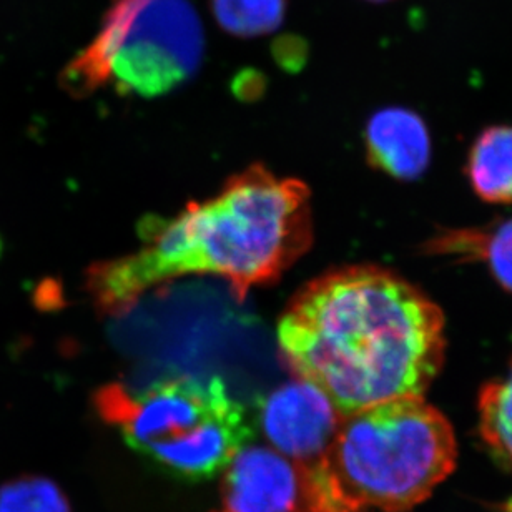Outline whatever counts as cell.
Here are the masks:
<instances>
[{"label": "cell", "instance_id": "1", "mask_svg": "<svg viewBox=\"0 0 512 512\" xmlns=\"http://www.w3.org/2000/svg\"><path fill=\"white\" fill-rule=\"evenodd\" d=\"M278 340L296 376L340 413L423 398L443 365V313L403 278L373 266L311 281L281 316Z\"/></svg>", "mask_w": 512, "mask_h": 512}, {"label": "cell", "instance_id": "2", "mask_svg": "<svg viewBox=\"0 0 512 512\" xmlns=\"http://www.w3.org/2000/svg\"><path fill=\"white\" fill-rule=\"evenodd\" d=\"M142 233L140 252L89 271L87 288L100 310H122L148 288L188 273L223 276L238 298L273 283L310 247V192L256 165L212 200L188 203L168 222L150 220Z\"/></svg>", "mask_w": 512, "mask_h": 512}, {"label": "cell", "instance_id": "3", "mask_svg": "<svg viewBox=\"0 0 512 512\" xmlns=\"http://www.w3.org/2000/svg\"><path fill=\"white\" fill-rule=\"evenodd\" d=\"M454 464L448 419L423 398H403L345 414L323 468L348 511L403 512L431 496Z\"/></svg>", "mask_w": 512, "mask_h": 512}, {"label": "cell", "instance_id": "4", "mask_svg": "<svg viewBox=\"0 0 512 512\" xmlns=\"http://www.w3.org/2000/svg\"><path fill=\"white\" fill-rule=\"evenodd\" d=\"M95 408L133 451L190 483L225 471L252 438L245 409L220 380L177 378L142 391L109 384L95 394Z\"/></svg>", "mask_w": 512, "mask_h": 512}, {"label": "cell", "instance_id": "5", "mask_svg": "<svg viewBox=\"0 0 512 512\" xmlns=\"http://www.w3.org/2000/svg\"><path fill=\"white\" fill-rule=\"evenodd\" d=\"M205 55V30L192 0H110L99 32L65 67L67 92L102 87L157 97L192 79Z\"/></svg>", "mask_w": 512, "mask_h": 512}, {"label": "cell", "instance_id": "6", "mask_svg": "<svg viewBox=\"0 0 512 512\" xmlns=\"http://www.w3.org/2000/svg\"><path fill=\"white\" fill-rule=\"evenodd\" d=\"M321 466L247 446L225 468L223 504L227 512H311Z\"/></svg>", "mask_w": 512, "mask_h": 512}, {"label": "cell", "instance_id": "7", "mask_svg": "<svg viewBox=\"0 0 512 512\" xmlns=\"http://www.w3.org/2000/svg\"><path fill=\"white\" fill-rule=\"evenodd\" d=\"M343 414L330 396L296 376L263 401L260 426L278 453L305 466L325 463Z\"/></svg>", "mask_w": 512, "mask_h": 512}, {"label": "cell", "instance_id": "8", "mask_svg": "<svg viewBox=\"0 0 512 512\" xmlns=\"http://www.w3.org/2000/svg\"><path fill=\"white\" fill-rule=\"evenodd\" d=\"M366 148L375 167L396 178H416L426 170L431 142L426 124L413 110L389 107L366 125Z\"/></svg>", "mask_w": 512, "mask_h": 512}, {"label": "cell", "instance_id": "9", "mask_svg": "<svg viewBox=\"0 0 512 512\" xmlns=\"http://www.w3.org/2000/svg\"><path fill=\"white\" fill-rule=\"evenodd\" d=\"M469 178L484 202L512 203V127L484 130L469 155Z\"/></svg>", "mask_w": 512, "mask_h": 512}, {"label": "cell", "instance_id": "10", "mask_svg": "<svg viewBox=\"0 0 512 512\" xmlns=\"http://www.w3.org/2000/svg\"><path fill=\"white\" fill-rule=\"evenodd\" d=\"M210 9L223 32L253 39L280 29L288 0H210Z\"/></svg>", "mask_w": 512, "mask_h": 512}, {"label": "cell", "instance_id": "11", "mask_svg": "<svg viewBox=\"0 0 512 512\" xmlns=\"http://www.w3.org/2000/svg\"><path fill=\"white\" fill-rule=\"evenodd\" d=\"M479 413L484 441L512 466V363L504 380L484 386Z\"/></svg>", "mask_w": 512, "mask_h": 512}, {"label": "cell", "instance_id": "12", "mask_svg": "<svg viewBox=\"0 0 512 512\" xmlns=\"http://www.w3.org/2000/svg\"><path fill=\"white\" fill-rule=\"evenodd\" d=\"M0 512H70V504L54 481L20 476L0 486Z\"/></svg>", "mask_w": 512, "mask_h": 512}, {"label": "cell", "instance_id": "13", "mask_svg": "<svg viewBox=\"0 0 512 512\" xmlns=\"http://www.w3.org/2000/svg\"><path fill=\"white\" fill-rule=\"evenodd\" d=\"M478 247H483V255L493 270L496 280L512 291V220L496 228L483 240L479 238Z\"/></svg>", "mask_w": 512, "mask_h": 512}, {"label": "cell", "instance_id": "14", "mask_svg": "<svg viewBox=\"0 0 512 512\" xmlns=\"http://www.w3.org/2000/svg\"><path fill=\"white\" fill-rule=\"evenodd\" d=\"M366 2H371V4H384V2H391V0H366Z\"/></svg>", "mask_w": 512, "mask_h": 512}, {"label": "cell", "instance_id": "15", "mask_svg": "<svg viewBox=\"0 0 512 512\" xmlns=\"http://www.w3.org/2000/svg\"><path fill=\"white\" fill-rule=\"evenodd\" d=\"M338 512H348V511H338Z\"/></svg>", "mask_w": 512, "mask_h": 512}]
</instances>
